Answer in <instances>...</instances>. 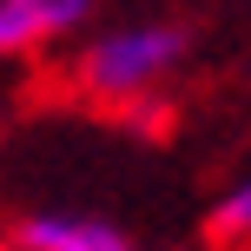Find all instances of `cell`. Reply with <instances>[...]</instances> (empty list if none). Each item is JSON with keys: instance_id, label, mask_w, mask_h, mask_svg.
Listing matches in <instances>:
<instances>
[{"instance_id": "4", "label": "cell", "mask_w": 251, "mask_h": 251, "mask_svg": "<svg viewBox=\"0 0 251 251\" xmlns=\"http://www.w3.org/2000/svg\"><path fill=\"white\" fill-rule=\"evenodd\" d=\"M205 238L218 251H251V165L218 192L212 212H205Z\"/></svg>"}, {"instance_id": "1", "label": "cell", "mask_w": 251, "mask_h": 251, "mask_svg": "<svg viewBox=\"0 0 251 251\" xmlns=\"http://www.w3.org/2000/svg\"><path fill=\"white\" fill-rule=\"evenodd\" d=\"M185 60V26L178 20H132V26H113V33L86 40L79 60L66 66L79 100L93 106H113V113H132L139 100L165 86Z\"/></svg>"}, {"instance_id": "3", "label": "cell", "mask_w": 251, "mask_h": 251, "mask_svg": "<svg viewBox=\"0 0 251 251\" xmlns=\"http://www.w3.org/2000/svg\"><path fill=\"white\" fill-rule=\"evenodd\" d=\"M7 238L13 251H139L119 225H106L93 212H26Z\"/></svg>"}, {"instance_id": "2", "label": "cell", "mask_w": 251, "mask_h": 251, "mask_svg": "<svg viewBox=\"0 0 251 251\" xmlns=\"http://www.w3.org/2000/svg\"><path fill=\"white\" fill-rule=\"evenodd\" d=\"M93 20V0H0V60H26Z\"/></svg>"}]
</instances>
